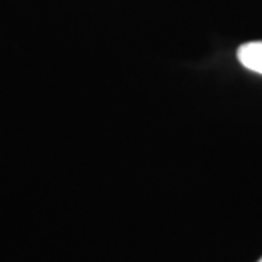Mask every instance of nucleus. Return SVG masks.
<instances>
[{
	"mask_svg": "<svg viewBox=\"0 0 262 262\" xmlns=\"http://www.w3.org/2000/svg\"><path fill=\"white\" fill-rule=\"evenodd\" d=\"M238 61L247 70H252L262 75V41H254V43L242 45L237 51Z\"/></svg>",
	"mask_w": 262,
	"mask_h": 262,
	"instance_id": "f257e3e1",
	"label": "nucleus"
},
{
	"mask_svg": "<svg viewBox=\"0 0 262 262\" xmlns=\"http://www.w3.org/2000/svg\"><path fill=\"white\" fill-rule=\"evenodd\" d=\"M259 262H262V257H260V259H259Z\"/></svg>",
	"mask_w": 262,
	"mask_h": 262,
	"instance_id": "f03ea898",
	"label": "nucleus"
}]
</instances>
